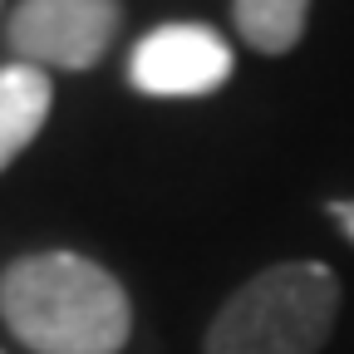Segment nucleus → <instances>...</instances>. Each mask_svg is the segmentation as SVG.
Masks as SVG:
<instances>
[{"label": "nucleus", "instance_id": "39448f33", "mask_svg": "<svg viewBox=\"0 0 354 354\" xmlns=\"http://www.w3.org/2000/svg\"><path fill=\"white\" fill-rule=\"evenodd\" d=\"M50 74L35 64H6L0 69V172H6L50 118Z\"/></svg>", "mask_w": 354, "mask_h": 354}, {"label": "nucleus", "instance_id": "20e7f679", "mask_svg": "<svg viewBox=\"0 0 354 354\" xmlns=\"http://www.w3.org/2000/svg\"><path fill=\"white\" fill-rule=\"evenodd\" d=\"M128 79L153 99H197L232 79V50L207 25H162L138 39Z\"/></svg>", "mask_w": 354, "mask_h": 354}, {"label": "nucleus", "instance_id": "7ed1b4c3", "mask_svg": "<svg viewBox=\"0 0 354 354\" xmlns=\"http://www.w3.org/2000/svg\"><path fill=\"white\" fill-rule=\"evenodd\" d=\"M118 35V0H20L10 50L35 69H88Z\"/></svg>", "mask_w": 354, "mask_h": 354}, {"label": "nucleus", "instance_id": "f257e3e1", "mask_svg": "<svg viewBox=\"0 0 354 354\" xmlns=\"http://www.w3.org/2000/svg\"><path fill=\"white\" fill-rule=\"evenodd\" d=\"M0 315L35 354H118L133 325L123 286L74 251L15 261L0 276Z\"/></svg>", "mask_w": 354, "mask_h": 354}, {"label": "nucleus", "instance_id": "f03ea898", "mask_svg": "<svg viewBox=\"0 0 354 354\" xmlns=\"http://www.w3.org/2000/svg\"><path fill=\"white\" fill-rule=\"evenodd\" d=\"M339 315V281L320 261H281L246 281L207 330V354H315Z\"/></svg>", "mask_w": 354, "mask_h": 354}, {"label": "nucleus", "instance_id": "423d86ee", "mask_svg": "<svg viewBox=\"0 0 354 354\" xmlns=\"http://www.w3.org/2000/svg\"><path fill=\"white\" fill-rule=\"evenodd\" d=\"M305 10H310V0H236L232 6L241 39L261 55L295 50L305 35Z\"/></svg>", "mask_w": 354, "mask_h": 354}, {"label": "nucleus", "instance_id": "0eeeda50", "mask_svg": "<svg viewBox=\"0 0 354 354\" xmlns=\"http://www.w3.org/2000/svg\"><path fill=\"white\" fill-rule=\"evenodd\" d=\"M330 216L339 221V232L354 241V202H330Z\"/></svg>", "mask_w": 354, "mask_h": 354}]
</instances>
